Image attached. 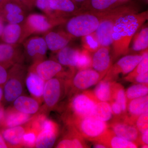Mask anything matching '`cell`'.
Returning <instances> with one entry per match:
<instances>
[{
    "label": "cell",
    "mask_w": 148,
    "mask_h": 148,
    "mask_svg": "<svg viewBox=\"0 0 148 148\" xmlns=\"http://www.w3.org/2000/svg\"><path fill=\"white\" fill-rule=\"evenodd\" d=\"M148 17V11H146L127 14L117 21L112 35L114 58L116 59L128 53L133 36Z\"/></svg>",
    "instance_id": "6da1fadb"
},
{
    "label": "cell",
    "mask_w": 148,
    "mask_h": 148,
    "mask_svg": "<svg viewBox=\"0 0 148 148\" xmlns=\"http://www.w3.org/2000/svg\"><path fill=\"white\" fill-rule=\"evenodd\" d=\"M138 8L136 4L127 2L98 14L100 16V23L95 34L101 46L110 47L112 45V34L117 21L127 14L138 12Z\"/></svg>",
    "instance_id": "7a4b0ae2"
},
{
    "label": "cell",
    "mask_w": 148,
    "mask_h": 148,
    "mask_svg": "<svg viewBox=\"0 0 148 148\" xmlns=\"http://www.w3.org/2000/svg\"><path fill=\"white\" fill-rule=\"evenodd\" d=\"M100 19V16L95 14L88 12H79L64 23L66 29L64 33L71 38L91 34L98 29Z\"/></svg>",
    "instance_id": "3957f363"
},
{
    "label": "cell",
    "mask_w": 148,
    "mask_h": 148,
    "mask_svg": "<svg viewBox=\"0 0 148 148\" xmlns=\"http://www.w3.org/2000/svg\"><path fill=\"white\" fill-rule=\"evenodd\" d=\"M74 130L84 139L97 142L108 128L106 122L93 116L73 120Z\"/></svg>",
    "instance_id": "277c9868"
},
{
    "label": "cell",
    "mask_w": 148,
    "mask_h": 148,
    "mask_svg": "<svg viewBox=\"0 0 148 148\" xmlns=\"http://www.w3.org/2000/svg\"><path fill=\"white\" fill-rule=\"evenodd\" d=\"M66 19L64 17H51L47 15L32 14L27 17L25 24L26 34L46 33L56 26L64 24Z\"/></svg>",
    "instance_id": "5b68a950"
},
{
    "label": "cell",
    "mask_w": 148,
    "mask_h": 148,
    "mask_svg": "<svg viewBox=\"0 0 148 148\" xmlns=\"http://www.w3.org/2000/svg\"><path fill=\"white\" fill-rule=\"evenodd\" d=\"M98 102L91 91H84L75 95L71 103L73 120L92 116L93 109Z\"/></svg>",
    "instance_id": "8992f818"
},
{
    "label": "cell",
    "mask_w": 148,
    "mask_h": 148,
    "mask_svg": "<svg viewBox=\"0 0 148 148\" xmlns=\"http://www.w3.org/2000/svg\"><path fill=\"white\" fill-rule=\"evenodd\" d=\"M143 58L142 54L129 55L123 56L115 64L111 66L105 76V79L115 81L119 74L127 75L135 69Z\"/></svg>",
    "instance_id": "52a82bcc"
},
{
    "label": "cell",
    "mask_w": 148,
    "mask_h": 148,
    "mask_svg": "<svg viewBox=\"0 0 148 148\" xmlns=\"http://www.w3.org/2000/svg\"><path fill=\"white\" fill-rule=\"evenodd\" d=\"M109 128L116 136L139 144L141 134L135 123L123 118V120H116L108 125ZM110 129V128H109Z\"/></svg>",
    "instance_id": "ba28073f"
},
{
    "label": "cell",
    "mask_w": 148,
    "mask_h": 148,
    "mask_svg": "<svg viewBox=\"0 0 148 148\" xmlns=\"http://www.w3.org/2000/svg\"><path fill=\"white\" fill-rule=\"evenodd\" d=\"M104 77L92 69L79 70L74 76L72 84L77 90H86L98 84Z\"/></svg>",
    "instance_id": "9c48e42d"
},
{
    "label": "cell",
    "mask_w": 148,
    "mask_h": 148,
    "mask_svg": "<svg viewBox=\"0 0 148 148\" xmlns=\"http://www.w3.org/2000/svg\"><path fill=\"white\" fill-rule=\"evenodd\" d=\"M41 129L37 137L35 147L38 148L52 147L57 138V125L51 121L44 119L42 122Z\"/></svg>",
    "instance_id": "30bf717a"
},
{
    "label": "cell",
    "mask_w": 148,
    "mask_h": 148,
    "mask_svg": "<svg viewBox=\"0 0 148 148\" xmlns=\"http://www.w3.org/2000/svg\"><path fill=\"white\" fill-rule=\"evenodd\" d=\"M127 2L124 0H86L82 3L77 13L88 12L100 14Z\"/></svg>",
    "instance_id": "8fae6325"
},
{
    "label": "cell",
    "mask_w": 148,
    "mask_h": 148,
    "mask_svg": "<svg viewBox=\"0 0 148 148\" xmlns=\"http://www.w3.org/2000/svg\"><path fill=\"white\" fill-rule=\"evenodd\" d=\"M110 47L101 46L92 55V69L106 76L112 66Z\"/></svg>",
    "instance_id": "7c38bea8"
},
{
    "label": "cell",
    "mask_w": 148,
    "mask_h": 148,
    "mask_svg": "<svg viewBox=\"0 0 148 148\" xmlns=\"http://www.w3.org/2000/svg\"><path fill=\"white\" fill-rule=\"evenodd\" d=\"M62 92V84L60 79L53 77L47 81L42 96L48 107L53 108L57 104L61 98Z\"/></svg>",
    "instance_id": "4fadbf2b"
},
{
    "label": "cell",
    "mask_w": 148,
    "mask_h": 148,
    "mask_svg": "<svg viewBox=\"0 0 148 148\" xmlns=\"http://www.w3.org/2000/svg\"><path fill=\"white\" fill-rule=\"evenodd\" d=\"M27 55L33 59H40L46 54L47 47L44 38L36 36L30 38L24 45Z\"/></svg>",
    "instance_id": "5bb4252c"
},
{
    "label": "cell",
    "mask_w": 148,
    "mask_h": 148,
    "mask_svg": "<svg viewBox=\"0 0 148 148\" xmlns=\"http://www.w3.org/2000/svg\"><path fill=\"white\" fill-rule=\"evenodd\" d=\"M127 111L128 115L125 116L124 118L135 124L136 120L140 115L148 112V95L129 101L127 103L126 112Z\"/></svg>",
    "instance_id": "9a60e30c"
},
{
    "label": "cell",
    "mask_w": 148,
    "mask_h": 148,
    "mask_svg": "<svg viewBox=\"0 0 148 148\" xmlns=\"http://www.w3.org/2000/svg\"><path fill=\"white\" fill-rule=\"evenodd\" d=\"M97 142L102 143L107 148H136L139 146L138 143L128 141L116 136L109 128Z\"/></svg>",
    "instance_id": "2e32d148"
},
{
    "label": "cell",
    "mask_w": 148,
    "mask_h": 148,
    "mask_svg": "<svg viewBox=\"0 0 148 148\" xmlns=\"http://www.w3.org/2000/svg\"><path fill=\"white\" fill-rule=\"evenodd\" d=\"M48 49L53 52H58L68 46L71 38L64 32L49 31L44 38Z\"/></svg>",
    "instance_id": "e0dca14e"
},
{
    "label": "cell",
    "mask_w": 148,
    "mask_h": 148,
    "mask_svg": "<svg viewBox=\"0 0 148 148\" xmlns=\"http://www.w3.org/2000/svg\"><path fill=\"white\" fill-rule=\"evenodd\" d=\"M62 65L53 60L41 61L36 66V72L45 81L53 78L62 71Z\"/></svg>",
    "instance_id": "ac0fdd59"
},
{
    "label": "cell",
    "mask_w": 148,
    "mask_h": 148,
    "mask_svg": "<svg viewBox=\"0 0 148 148\" xmlns=\"http://www.w3.org/2000/svg\"><path fill=\"white\" fill-rule=\"evenodd\" d=\"M50 6L56 16L64 18L76 14L79 9L72 0H51Z\"/></svg>",
    "instance_id": "d6986e66"
},
{
    "label": "cell",
    "mask_w": 148,
    "mask_h": 148,
    "mask_svg": "<svg viewBox=\"0 0 148 148\" xmlns=\"http://www.w3.org/2000/svg\"><path fill=\"white\" fill-rule=\"evenodd\" d=\"M81 50L70 46L65 47L58 51L57 58L61 65L76 68Z\"/></svg>",
    "instance_id": "ffe728a7"
},
{
    "label": "cell",
    "mask_w": 148,
    "mask_h": 148,
    "mask_svg": "<svg viewBox=\"0 0 148 148\" xmlns=\"http://www.w3.org/2000/svg\"><path fill=\"white\" fill-rule=\"evenodd\" d=\"M23 86L21 81L15 77H11L7 80L3 89V96L8 102L14 101L21 95Z\"/></svg>",
    "instance_id": "44dd1931"
},
{
    "label": "cell",
    "mask_w": 148,
    "mask_h": 148,
    "mask_svg": "<svg viewBox=\"0 0 148 148\" xmlns=\"http://www.w3.org/2000/svg\"><path fill=\"white\" fill-rule=\"evenodd\" d=\"M14 106L16 110L30 115L36 114L39 109L38 103L34 99L21 95L14 101Z\"/></svg>",
    "instance_id": "7402d4cb"
},
{
    "label": "cell",
    "mask_w": 148,
    "mask_h": 148,
    "mask_svg": "<svg viewBox=\"0 0 148 148\" xmlns=\"http://www.w3.org/2000/svg\"><path fill=\"white\" fill-rule=\"evenodd\" d=\"M115 82L104 79L98 83L92 92L98 101L109 103L112 101L113 86Z\"/></svg>",
    "instance_id": "603a6c76"
},
{
    "label": "cell",
    "mask_w": 148,
    "mask_h": 148,
    "mask_svg": "<svg viewBox=\"0 0 148 148\" xmlns=\"http://www.w3.org/2000/svg\"><path fill=\"white\" fill-rule=\"evenodd\" d=\"M26 85L28 91L36 98H41L43 93L45 81L35 72H31L26 79Z\"/></svg>",
    "instance_id": "cb8c5ba5"
},
{
    "label": "cell",
    "mask_w": 148,
    "mask_h": 148,
    "mask_svg": "<svg viewBox=\"0 0 148 148\" xmlns=\"http://www.w3.org/2000/svg\"><path fill=\"white\" fill-rule=\"evenodd\" d=\"M24 30L18 24H9L4 28L2 39L5 43L16 45L21 40Z\"/></svg>",
    "instance_id": "d4e9b609"
},
{
    "label": "cell",
    "mask_w": 148,
    "mask_h": 148,
    "mask_svg": "<svg viewBox=\"0 0 148 148\" xmlns=\"http://www.w3.org/2000/svg\"><path fill=\"white\" fill-rule=\"evenodd\" d=\"M25 133V130L19 125L8 127L3 130L1 134L6 143L11 145L16 146L22 143Z\"/></svg>",
    "instance_id": "484cf974"
},
{
    "label": "cell",
    "mask_w": 148,
    "mask_h": 148,
    "mask_svg": "<svg viewBox=\"0 0 148 148\" xmlns=\"http://www.w3.org/2000/svg\"><path fill=\"white\" fill-rule=\"evenodd\" d=\"M30 118V114L23 113L16 110H11L5 113L2 123L8 127H15L26 123Z\"/></svg>",
    "instance_id": "4316f807"
},
{
    "label": "cell",
    "mask_w": 148,
    "mask_h": 148,
    "mask_svg": "<svg viewBox=\"0 0 148 148\" xmlns=\"http://www.w3.org/2000/svg\"><path fill=\"white\" fill-rule=\"evenodd\" d=\"M113 116L110 103L99 101L94 107L92 116L106 122L110 121Z\"/></svg>",
    "instance_id": "83f0119b"
},
{
    "label": "cell",
    "mask_w": 148,
    "mask_h": 148,
    "mask_svg": "<svg viewBox=\"0 0 148 148\" xmlns=\"http://www.w3.org/2000/svg\"><path fill=\"white\" fill-rule=\"evenodd\" d=\"M17 48L16 45L0 44V65L11 63L17 54Z\"/></svg>",
    "instance_id": "f1b7e54d"
},
{
    "label": "cell",
    "mask_w": 148,
    "mask_h": 148,
    "mask_svg": "<svg viewBox=\"0 0 148 148\" xmlns=\"http://www.w3.org/2000/svg\"><path fill=\"white\" fill-rule=\"evenodd\" d=\"M56 148H82L88 147L84 139L74 130L73 135L71 138H66L60 141Z\"/></svg>",
    "instance_id": "f546056e"
},
{
    "label": "cell",
    "mask_w": 148,
    "mask_h": 148,
    "mask_svg": "<svg viewBox=\"0 0 148 148\" xmlns=\"http://www.w3.org/2000/svg\"><path fill=\"white\" fill-rule=\"evenodd\" d=\"M148 28L146 26L134 36L132 49L135 51H143L148 49Z\"/></svg>",
    "instance_id": "4dcf8cb0"
},
{
    "label": "cell",
    "mask_w": 148,
    "mask_h": 148,
    "mask_svg": "<svg viewBox=\"0 0 148 148\" xmlns=\"http://www.w3.org/2000/svg\"><path fill=\"white\" fill-rule=\"evenodd\" d=\"M112 98V101L114 100L116 101L120 105L123 116H125L126 114L127 107V101L125 90L122 85L117 83L116 82L113 86Z\"/></svg>",
    "instance_id": "1f68e13d"
},
{
    "label": "cell",
    "mask_w": 148,
    "mask_h": 148,
    "mask_svg": "<svg viewBox=\"0 0 148 148\" xmlns=\"http://www.w3.org/2000/svg\"><path fill=\"white\" fill-rule=\"evenodd\" d=\"M125 92L127 103L132 99L148 95V84H136L128 88Z\"/></svg>",
    "instance_id": "d6a6232c"
},
{
    "label": "cell",
    "mask_w": 148,
    "mask_h": 148,
    "mask_svg": "<svg viewBox=\"0 0 148 148\" xmlns=\"http://www.w3.org/2000/svg\"><path fill=\"white\" fill-rule=\"evenodd\" d=\"M79 70L92 69V55L86 49L81 50L76 66Z\"/></svg>",
    "instance_id": "836d02e7"
},
{
    "label": "cell",
    "mask_w": 148,
    "mask_h": 148,
    "mask_svg": "<svg viewBox=\"0 0 148 148\" xmlns=\"http://www.w3.org/2000/svg\"><path fill=\"white\" fill-rule=\"evenodd\" d=\"M143 58L139 62L135 69L128 74L127 77H132L138 74L148 73V49L142 52Z\"/></svg>",
    "instance_id": "e575fe53"
},
{
    "label": "cell",
    "mask_w": 148,
    "mask_h": 148,
    "mask_svg": "<svg viewBox=\"0 0 148 148\" xmlns=\"http://www.w3.org/2000/svg\"><path fill=\"white\" fill-rule=\"evenodd\" d=\"M82 38L84 49L91 53L95 52L101 47L97 39L95 32Z\"/></svg>",
    "instance_id": "d590c367"
},
{
    "label": "cell",
    "mask_w": 148,
    "mask_h": 148,
    "mask_svg": "<svg viewBox=\"0 0 148 148\" xmlns=\"http://www.w3.org/2000/svg\"><path fill=\"white\" fill-rule=\"evenodd\" d=\"M51 0H36L35 5L38 9L51 17H60L56 16L50 8Z\"/></svg>",
    "instance_id": "8d00e7d4"
},
{
    "label": "cell",
    "mask_w": 148,
    "mask_h": 148,
    "mask_svg": "<svg viewBox=\"0 0 148 148\" xmlns=\"http://www.w3.org/2000/svg\"><path fill=\"white\" fill-rule=\"evenodd\" d=\"M135 124L141 134L148 130V112H146L140 115L136 120Z\"/></svg>",
    "instance_id": "74e56055"
},
{
    "label": "cell",
    "mask_w": 148,
    "mask_h": 148,
    "mask_svg": "<svg viewBox=\"0 0 148 148\" xmlns=\"http://www.w3.org/2000/svg\"><path fill=\"white\" fill-rule=\"evenodd\" d=\"M125 79L127 81L131 82L137 84H148V73L138 74L132 77H127Z\"/></svg>",
    "instance_id": "f35d334b"
},
{
    "label": "cell",
    "mask_w": 148,
    "mask_h": 148,
    "mask_svg": "<svg viewBox=\"0 0 148 148\" xmlns=\"http://www.w3.org/2000/svg\"><path fill=\"white\" fill-rule=\"evenodd\" d=\"M5 18L9 24H18L24 21L25 16L24 14H5Z\"/></svg>",
    "instance_id": "ab89813d"
},
{
    "label": "cell",
    "mask_w": 148,
    "mask_h": 148,
    "mask_svg": "<svg viewBox=\"0 0 148 148\" xmlns=\"http://www.w3.org/2000/svg\"><path fill=\"white\" fill-rule=\"evenodd\" d=\"M36 140V137L35 133L34 132H29L24 134L22 142L27 147H31L35 146Z\"/></svg>",
    "instance_id": "60d3db41"
},
{
    "label": "cell",
    "mask_w": 148,
    "mask_h": 148,
    "mask_svg": "<svg viewBox=\"0 0 148 148\" xmlns=\"http://www.w3.org/2000/svg\"><path fill=\"white\" fill-rule=\"evenodd\" d=\"M109 103L110 105L111 110L113 115L116 117H120L121 115L122 114L123 116L121 107L119 103L114 100L111 101Z\"/></svg>",
    "instance_id": "b9f144b4"
},
{
    "label": "cell",
    "mask_w": 148,
    "mask_h": 148,
    "mask_svg": "<svg viewBox=\"0 0 148 148\" xmlns=\"http://www.w3.org/2000/svg\"><path fill=\"white\" fill-rule=\"evenodd\" d=\"M8 78V74L3 66L0 65V86L4 84Z\"/></svg>",
    "instance_id": "7bdbcfd3"
},
{
    "label": "cell",
    "mask_w": 148,
    "mask_h": 148,
    "mask_svg": "<svg viewBox=\"0 0 148 148\" xmlns=\"http://www.w3.org/2000/svg\"><path fill=\"white\" fill-rule=\"evenodd\" d=\"M20 4L24 7V8H32L35 5L36 0H16Z\"/></svg>",
    "instance_id": "ee69618b"
},
{
    "label": "cell",
    "mask_w": 148,
    "mask_h": 148,
    "mask_svg": "<svg viewBox=\"0 0 148 148\" xmlns=\"http://www.w3.org/2000/svg\"><path fill=\"white\" fill-rule=\"evenodd\" d=\"M140 143L142 145H148V130L141 134Z\"/></svg>",
    "instance_id": "f6af8a7d"
},
{
    "label": "cell",
    "mask_w": 148,
    "mask_h": 148,
    "mask_svg": "<svg viewBox=\"0 0 148 148\" xmlns=\"http://www.w3.org/2000/svg\"><path fill=\"white\" fill-rule=\"evenodd\" d=\"M8 146L5 141L4 140L1 134L0 133V148H7Z\"/></svg>",
    "instance_id": "bcb514c9"
},
{
    "label": "cell",
    "mask_w": 148,
    "mask_h": 148,
    "mask_svg": "<svg viewBox=\"0 0 148 148\" xmlns=\"http://www.w3.org/2000/svg\"><path fill=\"white\" fill-rule=\"evenodd\" d=\"M5 112L2 107L0 106V123H2L5 115Z\"/></svg>",
    "instance_id": "7dc6e473"
},
{
    "label": "cell",
    "mask_w": 148,
    "mask_h": 148,
    "mask_svg": "<svg viewBox=\"0 0 148 148\" xmlns=\"http://www.w3.org/2000/svg\"><path fill=\"white\" fill-rule=\"evenodd\" d=\"M95 144L93 146V147L95 148H107L105 145H103L102 143L99 142H95Z\"/></svg>",
    "instance_id": "c3c4849f"
},
{
    "label": "cell",
    "mask_w": 148,
    "mask_h": 148,
    "mask_svg": "<svg viewBox=\"0 0 148 148\" xmlns=\"http://www.w3.org/2000/svg\"><path fill=\"white\" fill-rule=\"evenodd\" d=\"M2 18L0 16V37L1 36L4 28Z\"/></svg>",
    "instance_id": "681fc988"
},
{
    "label": "cell",
    "mask_w": 148,
    "mask_h": 148,
    "mask_svg": "<svg viewBox=\"0 0 148 148\" xmlns=\"http://www.w3.org/2000/svg\"><path fill=\"white\" fill-rule=\"evenodd\" d=\"M3 96V89L0 86V104H1V102Z\"/></svg>",
    "instance_id": "f907efd6"
},
{
    "label": "cell",
    "mask_w": 148,
    "mask_h": 148,
    "mask_svg": "<svg viewBox=\"0 0 148 148\" xmlns=\"http://www.w3.org/2000/svg\"><path fill=\"white\" fill-rule=\"evenodd\" d=\"M76 4H77L82 3L86 1V0H72Z\"/></svg>",
    "instance_id": "816d5d0a"
},
{
    "label": "cell",
    "mask_w": 148,
    "mask_h": 148,
    "mask_svg": "<svg viewBox=\"0 0 148 148\" xmlns=\"http://www.w3.org/2000/svg\"><path fill=\"white\" fill-rule=\"evenodd\" d=\"M4 0H0V7L2 5V4L3 3Z\"/></svg>",
    "instance_id": "f5cc1de1"
},
{
    "label": "cell",
    "mask_w": 148,
    "mask_h": 148,
    "mask_svg": "<svg viewBox=\"0 0 148 148\" xmlns=\"http://www.w3.org/2000/svg\"><path fill=\"white\" fill-rule=\"evenodd\" d=\"M10 1V0H4V2L7 1Z\"/></svg>",
    "instance_id": "db71d44e"
},
{
    "label": "cell",
    "mask_w": 148,
    "mask_h": 148,
    "mask_svg": "<svg viewBox=\"0 0 148 148\" xmlns=\"http://www.w3.org/2000/svg\"><path fill=\"white\" fill-rule=\"evenodd\" d=\"M124 1H128V0H124Z\"/></svg>",
    "instance_id": "11a10c76"
}]
</instances>
